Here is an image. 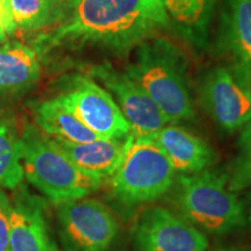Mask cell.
<instances>
[{"instance_id": "obj_24", "label": "cell", "mask_w": 251, "mask_h": 251, "mask_svg": "<svg viewBox=\"0 0 251 251\" xmlns=\"http://www.w3.org/2000/svg\"><path fill=\"white\" fill-rule=\"evenodd\" d=\"M0 1H8V0H0Z\"/></svg>"}, {"instance_id": "obj_12", "label": "cell", "mask_w": 251, "mask_h": 251, "mask_svg": "<svg viewBox=\"0 0 251 251\" xmlns=\"http://www.w3.org/2000/svg\"><path fill=\"white\" fill-rule=\"evenodd\" d=\"M216 48L231 74L251 89V0H222Z\"/></svg>"}, {"instance_id": "obj_15", "label": "cell", "mask_w": 251, "mask_h": 251, "mask_svg": "<svg viewBox=\"0 0 251 251\" xmlns=\"http://www.w3.org/2000/svg\"><path fill=\"white\" fill-rule=\"evenodd\" d=\"M31 114L37 128L52 140L81 143L101 139L81 124L58 97L36 102Z\"/></svg>"}, {"instance_id": "obj_11", "label": "cell", "mask_w": 251, "mask_h": 251, "mask_svg": "<svg viewBox=\"0 0 251 251\" xmlns=\"http://www.w3.org/2000/svg\"><path fill=\"white\" fill-rule=\"evenodd\" d=\"M11 199L9 251H62L42 197L30 193L24 185L13 190Z\"/></svg>"}, {"instance_id": "obj_3", "label": "cell", "mask_w": 251, "mask_h": 251, "mask_svg": "<svg viewBox=\"0 0 251 251\" xmlns=\"http://www.w3.org/2000/svg\"><path fill=\"white\" fill-rule=\"evenodd\" d=\"M20 155L25 179L55 206L89 197L105 181L77 166L54 140L31 125L20 135Z\"/></svg>"}, {"instance_id": "obj_1", "label": "cell", "mask_w": 251, "mask_h": 251, "mask_svg": "<svg viewBox=\"0 0 251 251\" xmlns=\"http://www.w3.org/2000/svg\"><path fill=\"white\" fill-rule=\"evenodd\" d=\"M169 24L164 6L151 0H69L62 19L40 37L39 47L48 51L91 43L125 54Z\"/></svg>"}, {"instance_id": "obj_7", "label": "cell", "mask_w": 251, "mask_h": 251, "mask_svg": "<svg viewBox=\"0 0 251 251\" xmlns=\"http://www.w3.org/2000/svg\"><path fill=\"white\" fill-rule=\"evenodd\" d=\"M58 98L101 139H125L130 134V126L112 94L90 78L78 77Z\"/></svg>"}, {"instance_id": "obj_16", "label": "cell", "mask_w": 251, "mask_h": 251, "mask_svg": "<svg viewBox=\"0 0 251 251\" xmlns=\"http://www.w3.org/2000/svg\"><path fill=\"white\" fill-rule=\"evenodd\" d=\"M39 54L18 41L0 46V94L20 92L39 80Z\"/></svg>"}, {"instance_id": "obj_22", "label": "cell", "mask_w": 251, "mask_h": 251, "mask_svg": "<svg viewBox=\"0 0 251 251\" xmlns=\"http://www.w3.org/2000/svg\"><path fill=\"white\" fill-rule=\"evenodd\" d=\"M50 1H51L52 6H54L56 4H67L69 0H50Z\"/></svg>"}, {"instance_id": "obj_23", "label": "cell", "mask_w": 251, "mask_h": 251, "mask_svg": "<svg viewBox=\"0 0 251 251\" xmlns=\"http://www.w3.org/2000/svg\"><path fill=\"white\" fill-rule=\"evenodd\" d=\"M151 1H155V2H159V4H163L162 0H151Z\"/></svg>"}, {"instance_id": "obj_5", "label": "cell", "mask_w": 251, "mask_h": 251, "mask_svg": "<svg viewBox=\"0 0 251 251\" xmlns=\"http://www.w3.org/2000/svg\"><path fill=\"white\" fill-rule=\"evenodd\" d=\"M176 174L170 159L153 137H126L124 156L108 178L111 196L125 206L156 201L174 187Z\"/></svg>"}, {"instance_id": "obj_2", "label": "cell", "mask_w": 251, "mask_h": 251, "mask_svg": "<svg viewBox=\"0 0 251 251\" xmlns=\"http://www.w3.org/2000/svg\"><path fill=\"white\" fill-rule=\"evenodd\" d=\"M126 72L146 91L169 124L194 118L186 58L169 40L152 36L140 43Z\"/></svg>"}, {"instance_id": "obj_8", "label": "cell", "mask_w": 251, "mask_h": 251, "mask_svg": "<svg viewBox=\"0 0 251 251\" xmlns=\"http://www.w3.org/2000/svg\"><path fill=\"white\" fill-rule=\"evenodd\" d=\"M135 251H207L206 234L184 216L165 208L144 211L134 229Z\"/></svg>"}, {"instance_id": "obj_10", "label": "cell", "mask_w": 251, "mask_h": 251, "mask_svg": "<svg viewBox=\"0 0 251 251\" xmlns=\"http://www.w3.org/2000/svg\"><path fill=\"white\" fill-rule=\"evenodd\" d=\"M92 74L111 92L130 126V133L135 136L152 137L164 126L169 125L161 109L127 72L105 64L94 67Z\"/></svg>"}, {"instance_id": "obj_18", "label": "cell", "mask_w": 251, "mask_h": 251, "mask_svg": "<svg viewBox=\"0 0 251 251\" xmlns=\"http://www.w3.org/2000/svg\"><path fill=\"white\" fill-rule=\"evenodd\" d=\"M8 8L15 27L30 30L48 24L52 4L50 0H8Z\"/></svg>"}, {"instance_id": "obj_9", "label": "cell", "mask_w": 251, "mask_h": 251, "mask_svg": "<svg viewBox=\"0 0 251 251\" xmlns=\"http://www.w3.org/2000/svg\"><path fill=\"white\" fill-rule=\"evenodd\" d=\"M200 102L221 129L234 133L251 120V89L228 68L207 72L200 89Z\"/></svg>"}, {"instance_id": "obj_17", "label": "cell", "mask_w": 251, "mask_h": 251, "mask_svg": "<svg viewBox=\"0 0 251 251\" xmlns=\"http://www.w3.org/2000/svg\"><path fill=\"white\" fill-rule=\"evenodd\" d=\"M20 135L13 126L0 118V190L13 191L23 185Z\"/></svg>"}, {"instance_id": "obj_20", "label": "cell", "mask_w": 251, "mask_h": 251, "mask_svg": "<svg viewBox=\"0 0 251 251\" xmlns=\"http://www.w3.org/2000/svg\"><path fill=\"white\" fill-rule=\"evenodd\" d=\"M11 211V199L4 190H0V251H9Z\"/></svg>"}, {"instance_id": "obj_14", "label": "cell", "mask_w": 251, "mask_h": 251, "mask_svg": "<svg viewBox=\"0 0 251 251\" xmlns=\"http://www.w3.org/2000/svg\"><path fill=\"white\" fill-rule=\"evenodd\" d=\"M54 141L75 164L84 171L99 176L103 180L117 171L126 146V137L98 139L81 143Z\"/></svg>"}, {"instance_id": "obj_13", "label": "cell", "mask_w": 251, "mask_h": 251, "mask_svg": "<svg viewBox=\"0 0 251 251\" xmlns=\"http://www.w3.org/2000/svg\"><path fill=\"white\" fill-rule=\"evenodd\" d=\"M152 137L169 157L176 174H199L214 163L212 147L183 127L166 125Z\"/></svg>"}, {"instance_id": "obj_6", "label": "cell", "mask_w": 251, "mask_h": 251, "mask_svg": "<svg viewBox=\"0 0 251 251\" xmlns=\"http://www.w3.org/2000/svg\"><path fill=\"white\" fill-rule=\"evenodd\" d=\"M62 251H111L120 225L108 206L85 197L56 206Z\"/></svg>"}, {"instance_id": "obj_21", "label": "cell", "mask_w": 251, "mask_h": 251, "mask_svg": "<svg viewBox=\"0 0 251 251\" xmlns=\"http://www.w3.org/2000/svg\"><path fill=\"white\" fill-rule=\"evenodd\" d=\"M212 251H251L250 246H227V247H220Z\"/></svg>"}, {"instance_id": "obj_4", "label": "cell", "mask_w": 251, "mask_h": 251, "mask_svg": "<svg viewBox=\"0 0 251 251\" xmlns=\"http://www.w3.org/2000/svg\"><path fill=\"white\" fill-rule=\"evenodd\" d=\"M175 199L180 215L203 234L225 236L246 228L251 211L231 191L227 174L205 170L176 177Z\"/></svg>"}, {"instance_id": "obj_19", "label": "cell", "mask_w": 251, "mask_h": 251, "mask_svg": "<svg viewBox=\"0 0 251 251\" xmlns=\"http://www.w3.org/2000/svg\"><path fill=\"white\" fill-rule=\"evenodd\" d=\"M227 176L231 191L241 192L251 186V120L241 128L237 155Z\"/></svg>"}]
</instances>
